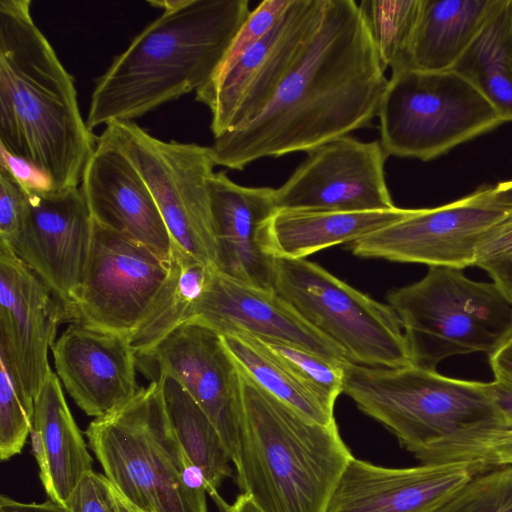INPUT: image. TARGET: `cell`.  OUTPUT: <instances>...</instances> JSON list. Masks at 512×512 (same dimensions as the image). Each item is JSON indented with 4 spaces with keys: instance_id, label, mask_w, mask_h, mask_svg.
<instances>
[{
    "instance_id": "52a82bcc",
    "label": "cell",
    "mask_w": 512,
    "mask_h": 512,
    "mask_svg": "<svg viewBox=\"0 0 512 512\" xmlns=\"http://www.w3.org/2000/svg\"><path fill=\"white\" fill-rule=\"evenodd\" d=\"M344 371L343 393L414 455L462 429L501 418L483 382L415 364L385 368L347 362Z\"/></svg>"
},
{
    "instance_id": "d590c367",
    "label": "cell",
    "mask_w": 512,
    "mask_h": 512,
    "mask_svg": "<svg viewBox=\"0 0 512 512\" xmlns=\"http://www.w3.org/2000/svg\"><path fill=\"white\" fill-rule=\"evenodd\" d=\"M30 211V194L0 163V242L8 243L22 230Z\"/></svg>"
},
{
    "instance_id": "bcb514c9",
    "label": "cell",
    "mask_w": 512,
    "mask_h": 512,
    "mask_svg": "<svg viewBox=\"0 0 512 512\" xmlns=\"http://www.w3.org/2000/svg\"><path fill=\"white\" fill-rule=\"evenodd\" d=\"M114 490L120 512H136L129 502H127L115 488Z\"/></svg>"
},
{
    "instance_id": "836d02e7",
    "label": "cell",
    "mask_w": 512,
    "mask_h": 512,
    "mask_svg": "<svg viewBox=\"0 0 512 512\" xmlns=\"http://www.w3.org/2000/svg\"><path fill=\"white\" fill-rule=\"evenodd\" d=\"M34 408L24 399L7 361L0 356V458L19 454L30 435Z\"/></svg>"
},
{
    "instance_id": "3957f363",
    "label": "cell",
    "mask_w": 512,
    "mask_h": 512,
    "mask_svg": "<svg viewBox=\"0 0 512 512\" xmlns=\"http://www.w3.org/2000/svg\"><path fill=\"white\" fill-rule=\"evenodd\" d=\"M148 3L162 13L97 79L86 119L90 130L133 121L196 92L215 74L251 12L248 0Z\"/></svg>"
},
{
    "instance_id": "f546056e",
    "label": "cell",
    "mask_w": 512,
    "mask_h": 512,
    "mask_svg": "<svg viewBox=\"0 0 512 512\" xmlns=\"http://www.w3.org/2000/svg\"><path fill=\"white\" fill-rule=\"evenodd\" d=\"M422 463L463 462L476 472L512 465V423L485 421L435 441L415 455Z\"/></svg>"
},
{
    "instance_id": "83f0119b",
    "label": "cell",
    "mask_w": 512,
    "mask_h": 512,
    "mask_svg": "<svg viewBox=\"0 0 512 512\" xmlns=\"http://www.w3.org/2000/svg\"><path fill=\"white\" fill-rule=\"evenodd\" d=\"M214 270L174 244L169 276L148 315L129 338L136 354L151 350L189 320Z\"/></svg>"
},
{
    "instance_id": "5b68a950",
    "label": "cell",
    "mask_w": 512,
    "mask_h": 512,
    "mask_svg": "<svg viewBox=\"0 0 512 512\" xmlns=\"http://www.w3.org/2000/svg\"><path fill=\"white\" fill-rule=\"evenodd\" d=\"M104 475L141 512H208L206 481L169 421L161 383L152 381L88 425Z\"/></svg>"
},
{
    "instance_id": "2e32d148",
    "label": "cell",
    "mask_w": 512,
    "mask_h": 512,
    "mask_svg": "<svg viewBox=\"0 0 512 512\" xmlns=\"http://www.w3.org/2000/svg\"><path fill=\"white\" fill-rule=\"evenodd\" d=\"M62 322H72L68 308L29 266L0 243V356L32 408L52 372L48 350Z\"/></svg>"
},
{
    "instance_id": "e575fe53",
    "label": "cell",
    "mask_w": 512,
    "mask_h": 512,
    "mask_svg": "<svg viewBox=\"0 0 512 512\" xmlns=\"http://www.w3.org/2000/svg\"><path fill=\"white\" fill-rule=\"evenodd\" d=\"M290 2L291 0H264L251 11L238 30L216 72L231 66L247 50L265 37L281 19Z\"/></svg>"
},
{
    "instance_id": "ac0fdd59",
    "label": "cell",
    "mask_w": 512,
    "mask_h": 512,
    "mask_svg": "<svg viewBox=\"0 0 512 512\" xmlns=\"http://www.w3.org/2000/svg\"><path fill=\"white\" fill-rule=\"evenodd\" d=\"M51 350L58 378L88 416L111 413L140 389L137 355L128 336L73 322Z\"/></svg>"
},
{
    "instance_id": "ffe728a7",
    "label": "cell",
    "mask_w": 512,
    "mask_h": 512,
    "mask_svg": "<svg viewBox=\"0 0 512 512\" xmlns=\"http://www.w3.org/2000/svg\"><path fill=\"white\" fill-rule=\"evenodd\" d=\"M80 189L94 221L171 259L174 242L147 184L123 151L102 135Z\"/></svg>"
},
{
    "instance_id": "f1b7e54d",
    "label": "cell",
    "mask_w": 512,
    "mask_h": 512,
    "mask_svg": "<svg viewBox=\"0 0 512 512\" xmlns=\"http://www.w3.org/2000/svg\"><path fill=\"white\" fill-rule=\"evenodd\" d=\"M222 339L239 368L265 391L313 422H335L334 407L258 339L247 335H225Z\"/></svg>"
},
{
    "instance_id": "8992f818",
    "label": "cell",
    "mask_w": 512,
    "mask_h": 512,
    "mask_svg": "<svg viewBox=\"0 0 512 512\" xmlns=\"http://www.w3.org/2000/svg\"><path fill=\"white\" fill-rule=\"evenodd\" d=\"M415 365L435 369L443 359L471 352L489 356L512 337V304L495 283L462 269L430 267L426 276L391 291Z\"/></svg>"
},
{
    "instance_id": "30bf717a",
    "label": "cell",
    "mask_w": 512,
    "mask_h": 512,
    "mask_svg": "<svg viewBox=\"0 0 512 512\" xmlns=\"http://www.w3.org/2000/svg\"><path fill=\"white\" fill-rule=\"evenodd\" d=\"M105 127L101 135L119 147L138 170L174 244L216 269L209 187L216 164L211 147L158 139L134 121Z\"/></svg>"
},
{
    "instance_id": "ab89813d",
    "label": "cell",
    "mask_w": 512,
    "mask_h": 512,
    "mask_svg": "<svg viewBox=\"0 0 512 512\" xmlns=\"http://www.w3.org/2000/svg\"><path fill=\"white\" fill-rule=\"evenodd\" d=\"M486 384L488 394L502 420L512 423V379L494 376V380Z\"/></svg>"
},
{
    "instance_id": "603a6c76",
    "label": "cell",
    "mask_w": 512,
    "mask_h": 512,
    "mask_svg": "<svg viewBox=\"0 0 512 512\" xmlns=\"http://www.w3.org/2000/svg\"><path fill=\"white\" fill-rule=\"evenodd\" d=\"M30 437L48 499L65 504L81 480L93 471V460L53 372L34 400Z\"/></svg>"
},
{
    "instance_id": "6da1fadb",
    "label": "cell",
    "mask_w": 512,
    "mask_h": 512,
    "mask_svg": "<svg viewBox=\"0 0 512 512\" xmlns=\"http://www.w3.org/2000/svg\"><path fill=\"white\" fill-rule=\"evenodd\" d=\"M359 3L324 0L319 25L261 111L216 138V166L309 152L377 117L388 84Z\"/></svg>"
},
{
    "instance_id": "ba28073f",
    "label": "cell",
    "mask_w": 512,
    "mask_h": 512,
    "mask_svg": "<svg viewBox=\"0 0 512 512\" xmlns=\"http://www.w3.org/2000/svg\"><path fill=\"white\" fill-rule=\"evenodd\" d=\"M377 117L386 154L421 161L504 123L486 97L459 73L411 67L392 70Z\"/></svg>"
},
{
    "instance_id": "8fae6325",
    "label": "cell",
    "mask_w": 512,
    "mask_h": 512,
    "mask_svg": "<svg viewBox=\"0 0 512 512\" xmlns=\"http://www.w3.org/2000/svg\"><path fill=\"white\" fill-rule=\"evenodd\" d=\"M512 213L493 187H482L452 203L412 209L404 219L349 243L355 256L429 267L474 266L487 235Z\"/></svg>"
},
{
    "instance_id": "4dcf8cb0",
    "label": "cell",
    "mask_w": 512,
    "mask_h": 512,
    "mask_svg": "<svg viewBox=\"0 0 512 512\" xmlns=\"http://www.w3.org/2000/svg\"><path fill=\"white\" fill-rule=\"evenodd\" d=\"M421 1L364 0L359 3L384 69L407 66Z\"/></svg>"
},
{
    "instance_id": "277c9868",
    "label": "cell",
    "mask_w": 512,
    "mask_h": 512,
    "mask_svg": "<svg viewBox=\"0 0 512 512\" xmlns=\"http://www.w3.org/2000/svg\"><path fill=\"white\" fill-rule=\"evenodd\" d=\"M240 373L243 413L234 466L242 493L263 512H326L353 458L336 422L305 418Z\"/></svg>"
},
{
    "instance_id": "60d3db41",
    "label": "cell",
    "mask_w": 512,
    "mask_h": 512,
    "mask_svg": "<svg viewBox=\"0 0 512 512\" xmlns=\"http://www.w3.org/2000/svg\"><path fill=\"white\" fill-rule=\"evenodd\" d=\"M0 512H71L64 504L51 500L42 503H25L6 495L0 497Z\"/></svg>"
},
{
    "instance_id": "484cf974",
    "label": "cell",
    "mask_w": 512,
    "mask_h": 512,
    "mask_svg": "<svg viewBox=\"0 0 512 512\" xmlns=\"http://www.w3.org/2000/svg\"><path fill=\"white\" fill-rule=\"evenodd\" d=\"M452 70L512 122V0H502Z\"/></svg>"
},
{
    "instance_id": "9a60e30c",
    "label": "cell",
    "mask_w": 512,
    "mask_h": 512,
    "mask_svg": "<svg viewBox=\"0 0 512 512\" xmlns=\"http://www.w3.org/2000/svg\"><path fill=\"white\" fill-rule=\"evenodd\" d=\"M292 175L275 189L277 209L380 211L393 209L379 140L349 135L310 150Z\"/></svg>"
},
{
    "instance_id": "8d00e7d4",
    "label": "cell",
    "mask_w": 512,
    "mask_h": 512,
    "mask_svg": "<svg viewBox=\"0 0 512 512\" xmlns=\"http://www.w3.org/2000/svg\"><path fill=\"white\" fill-rule=\"evenodd\" d=\"M64 505L71 512H120L113 485L94 471L81 480Z\"/></svg>"
},
{
    "instance_id": "f35d334b",
    "label": "cell",
    "mask_w": 512,
    "mask_h": 512,
    "mask_svg": "<svg viewBox=\"0 0 512 512\" xmlns=\"http://www.w3.org/2000/svg\"><path fill=\"white\" fill-rule=\"evenodd\" d=\"M0 163L4 164L28 191L49 190L47 181L43 176L29 164L11 156L1 148Z\"/></svg>"
},
{
    "instance_id": "7402d4cb",
    "label": "cell",
    "mask_w": 512,
    "mask_h": 512,
    "mask_svg": "<svg viewBox=\"0 0 512 512\" xmlns=\"http://www.w3.org/2000/svg\"><path fill=\"white\" fill-rule=\"evenodd\" d=\"M209 187L216 270L248 285L274 290L277 258L267 250L266 229L277 210L275 189L239 185L225 171L214 172Z\"/></svg>"
},
{
    "instance_id": "e0dca14e",
    "label": "cell",
    "mask_w": 512,
    "mask_h": 512,
    "mask_svg": "<svg viewBox=\"0 0 512 512\" xmlns=\"http://www.w3.org/2000/svg\"><path fill=\"white\" fill-rule=\"evenodd\" d=\"M20 233L3 243L74 311L89 256L93 218L80 187L34 190Z\"/></svg>"
},
{
    "instance_id": "7c38bea8",
    "label": "cell",
    "mask_w": 512,
    "mask_h": 512,
    "mask_svg": "<svg viewBox=\"0 0 512 512\" xmlns=\"http://www.w3.org/2000/svg\"><path fill=\"white\" fill-rule=\"evenodd\" d=\"M170 267L171 259L93 220L74 322L130 338L148 315Z\"/></svg>"
},
{
    "instance_id": "7dc6e473",
    "label": "cell",
    "mask_w": 512,
    "mask_h": 512,
    "mask_svg": "<svg viewBox=\"0 0 512 512\" xmlns=\"http://www.w3.org/2000/svg\"><path fill=\"white\" fill-rule=\"evenodd\" d=\"M129 504H130V503H129ZM133 508H134V507H133ZM134 509H135V508H134ZM135 511H136V512H141V511H139V510H137V509H135Z\"/></svg>"
},
{
    "instance_id": "d6986e66",
    "label": "cell",
    "mask_w": 512,
    "mask_h": 512,
    "mask_svg": "<svg viewBox=\"0 0 512 512\" xmlns=\"http://www.w3.org/2000/svg\"><path fill=\"white\" fill-rule=\"evenodd\" d=\"M198 322L218 334L247 335L285 342L350 362L330 339L307 323L274 290L248 285L214 270L187 322Z\"/></svg>"
},
{
    "instance_id": "7bdbcfd3",
    "label": "cell",
    "mask_w": 512,
    "mask_h": 512,
    "mask_svg": "<svg viewBox=\"0 0 512 512\" xmlns=\"http://www.w3.org/2000/svg\"><path fill=\"white\" fill-rule=\"evenodd\" d=\"M494 376L512 379V337L489 356Z\"/></svg>"
},
{
    "instance_id": "44dd1931",
    "label": "cell",
    "mask_w": 512,
    "mask_h": 512,
    "mask_svg": "<svg viewBox=\"0 0 512 512\" xmlns=\"http://www.w3.org/2000/svg\"><path fill=\"white\" fill-rule=\"evenodd\" d=\"M474 473L463 462L387 468L353 457L326 512H433Z\"/></svg>"
},
{
    "instance_id": "b9f144b4",
    "label": "cell",
    "mask_w": 512,
    "mask_h": 512,
    "mask_svg": "<svg viewBox=\"0 0 512 512\" xmlns=\"http://www.w3.org/2000/svg\"><path fill=\"white\" fill-rule=\"evenodd\" d=\"M483 269L490 274L493 283L512 304V257L489 264Z\"/></svg>"
},
{
    "instance_id": "5bb4252c",
    "label": "cell",
    "mask_w": 512,
    "mask_h": 512,
    "mask_svg": "<svg viewBox=\"0 0 512 512\" xmlns=\"http://www.w3.org/2000/svg\"><path fill=\"white\" fill-rule=\"evenodd\" d=\"M137 369L152 381L179 382L219 433L235 464L242 421L240 369L222 336L198 322H185L151 350L136 354Z\"/></svg>"
},
{
    "instance_id": "cb8c5ba5",
    "label": "cell",
    "mask_w": 512,
    "mask_h": 512,
    "mask_svg": "<svg viewBox=\"0 0 512 512\" xmlns=\"http://www.w3.org/2000/svg\"><path fill=\"white\" fill-rule=\"evenodd\" d=\"M411 211L398 207L359 212L277 209L266 229L267 250L275 258L302 259L363 238L404 219Z\"/></svg>"
},
{
    "instance_id": "7a4b0ae2",
    "label": "cell",
    "mask_w": 512,
    "mask_h": 512,
    "mask_svg": "<svg viewBox=\"0 0 512 512\" xmlns=\"http://www.w3.org/2000/svg\"><path fill=\"white\" fill-rule=\"evenodd\" d=\"M31 5L0 1V148L35 169L50 191H62L79 187L97 138Z\"/></svg>"
},
{
    "instance_id": "4316f807",
    "label": "cell",
    "mask_w": 512,
    "mask_h": 512,
    "mask_svg": "<svg viewBox=\"0 0 512 512\" xmlns=\"http://www.w3.org/2000/svg\"><path fill=\"white\" fill-rule=\"evenodd\" d=\"M163 400L171 426L190 459L201 469L209 496L220 511L227 504L219 495L222 482L232 476L230 457L216 428L186 389L162 376Z\"/></svg>"
},
{
    "instance_id": "d4e9b609",
    "label": "cell",
    "mask_w": 512,
    "mask_h": 512,
    "mask_svg": "<svg viewBox=\"0 0 512 512\" xmlns=\"http://www.w3.org/2000/svg\"><path fill=\"white\" fill-rule=\"evenodd\" d=\"M502 0H422L407 66L452 70Z\"/></svg>"
},
{
    "instance_id": "74e56055",
    "label": "cell",
    "mask_w": 512,
    "mask_h": 512,
    "mask_svg": "<svg viewBox=\"0 0 512 512\" xmlns=\"http://www.w3.org/2000/svg\"><path fill=\"white\" fill-rule=\"evenodd\" d=\"M512 257V213L501 221L481 243L474 266H485Z\"/></svg>"
},
{
    "instance_id": "1f68e13d",
    "label": "cell",
    "mask_w": 512,
    "mask_h": 512,
    "mask_svg": "<svg viewBox=\"0 0 512 512\" xmlns=\"http://www.w3.org/2000/svg\"><path fill=\"white\" fill-rule=\"evenodd\" d=\"M255 338V337H254ZM258 339L272 354L286 364L328 405L334 407L343 393L347 362L330 358L285 342Z\"/></svg>"
},
{
    "instance_id": "d6a6232c",
    "label": "cell",
    "mask_w": 512,
    "mask_h": 512,
    "mask_svg": "<svg viewBox=\"0 0 512 512\" xmlns=\"http://www.w3.org/2000/svg\"><path fill=\"white\" fill-rule=\"evenodd\" d=\"M433 512H512V465L474 473Z\"/></svg>"
},
{
    "instance_id": "f6af8a7d",
    "label": "cell",
    "mask_w": 512,
    "mask_h": 512,
    "mask_svg": "<svg viewBox=\"0 0 512 512\" xmlns=\"http://www.w3.org/2000/svg\"><path fill=\"white\" fill-rule=\"evenodd\" d=\"M493 192L499 203L512 208V180L498 183Z\"/></svg>"
},
{
    "instance_id": "ee69618b",
    "label": "cell",
    "mask_w": 512,
    "mask_h": 512,
    "mask_svg": "<svg viewBox=\"0 0 512 512\" xmlns=\"http://www.w3.org/2000/svg\"><path fill=\"white\" fill-rule=\"evenodd\" d=\"M221 512H263L246 493H241L236 500L228 505L226 504Z\"/></svg>"
},
{
    "instance_id": "9c48e42d",
    "label": "cell",
    "mask_w": 512,
    "mask_h": 512,
    "mask_svg": "<svg viewBox=\"0 0 512 512\" xmlns=\"http://www.w3.org/2000/svg\"><path fill=\"white\" fill-rule=\"evenodd\" d=\"M274 291L351 363L414 365L404 330L389 304L356 290L317 263L277 258Z\"/></svg>"
},
{
    "instance_id": "4fadbf2b",
    "label": "cell",
    "mask_w": 512,
    "mask_h": 512,
    "mask_svg": "<svg viewBox=\"0 0 512 512\" xmlns=\"http://www.w3.org/2000/svg\"><path fill=\"white\" fill-rule=\"evenodd\" d=\"M324 0H291L275 27L199 88L214 138L252 120L295 64L320 23Z\"/></svg>"
}]
</instances>
